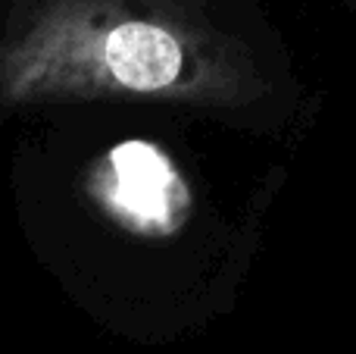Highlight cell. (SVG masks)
<instances>
[{"instance_id":"cell-2","label":"cell","mask_w":356,"mask_h":354,"mask_svg":"<svg viewBox=\"0 0 356 354\" xmlns=\"http://www.w3.org/2000/svg\"><path fill=\"white\" fill-rule=\"evenodd\" d=\"M104 66L131 91H163L178 82L184 50L172 31L154 22H122L104 41Z\"/></svg>"},{"instance_id":"cell-1","label":"cell","mask_w":356,"mask_h":354,"mask_svg":"<svg viewBox=\"0 0 356 354\" xmlns=\"http://www.w3.org/2000/svg\"><path fill=\"white\" fill-rule=\"evenodd\" d=\"M100 198L119 223L141 236L172 232L191 204L175 163L150 141H122L110 151Z\"/></svg>"}]
</instances>
